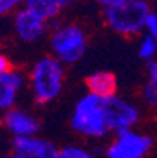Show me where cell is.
Wrapping results in <instances>:
<instances>
[{
	"label": "cell",
	"mask_w": 157,
	"mask_h": 158,
	"mask_svg": "<svg viewBox=\"0 0 157 158\" xmlns=\"http://www.w3.org/2000/svg\"><path fill=\"white\" fill-rule=\"evenodd\" d=\"M28 86L35 102L39 105L58 99L64 86V64L52 55L41 56L28 72Z\"/></svg>",
	"instance_id": "6da1fadb"
},
{
	"label": "cell",
	"mask_w": 157,
	"mask_h": 158,
	"mask_svg": "<svg viewBox=\"0 0 157 158\" xmlns=\"http://www.w3.org/2000/svg\"><path fill=\"white\" fill-rule=\"evenodd\" d=\"M152 11L149 0H123L121 3L104 10V20L113 33L132 38L145 33L146 20Z\"/></svg>",
	"instance_id": "7a4b0ae2"
},
{
	"label": "cell",
	"mask_w": 157,
	"mask_h": 158,
	"mask_svg": "<svg viewBox=\"0 0 157 158\" xmlns=\"http://www.w3.org/2000/svg\"><path fill=\"white\" fill-rule=\"evenodd\" d=\"M71 128L77 135L88 139H102L110 133L105 114L104 99L86 93L74 105L71 114Z\"/></svg>",
	"instance_id": "3957f363"
},
{
	"label": "cell",
	"mask_w": 157,
	"mask_h": 158,
	"mask_svg": "<svg viewBox=\"0 0 157 158\" xmlns=\"http://www.w3.org/2000/svg\"><path fill=\"white\" fill-rule=\"evenodd\" d=\"M50 55L55 56L60 63L76 64L79 63L88 47L86 31L77 24H60L57 25L49 36Z\"/></svg>",
	"instance_id": "277c9868"
},
{
	"label": "cell",
	"mask_w": 157,
	"mask_h": 158,
	"mask_svg": "<svg viewBox=\"0 0 157 158\" xmlns=\"http://www.w3.org/2000/svg\"><path fill=\"white\" fill-rule=\"evenodd\" d=\"M154 147V138L137 130L116 133L105 147V158H146Z\"/></svg>",
	"instance_id": "5b68a950"
},
{
	"label": "cell",
	"mask_w": 157,
	"mask_h": 158,
	"mask_svg": "<svg viewBox=\"0 0 157 158\" xmlns=\"http://www.w3.org/2000/svg\"><path fill=\"white\" fill-rule=\"evenodd\" d=\"M104 114L110 133L115 135L133 130V127H137L142 119L140 108L133 102L118 94L104 99Z\"/></svg>",
	"instance_id": "8992f818"
},
{
	"label": "cell",
	"mask_w": 157,
	"mask_h": 158,
	"mask_svg": "<svg viewBox=\"0 0 157 158\" xmlns=\"http://www.w3.org/2000/svg\"><path fill=\"white\" fill-rule=\"evenodd\" d=\"M50 24L36 16L25 6H20L13 14V31L16 38L24 44L39 42L49 33Z\"/></svg>",
	"instance_id": "52a82bcc"
},
{
	"label": "cell",
	"mask_w": 157,
	"mask_h": 158,
	"mask_svg": "<svg viewBox=\"0 0 157 158\" xmlns=\"http://www.w3.org/2000/svg\"><path fill=\"white\" fill-rule=\"evenodd\" d=\"M0 121H2L3 128L13 135V138L36 136L41 128V122L33 113L24 108H17V106L3 113Z\"/></svg>",
	"instance_id": "ba28073f"
},
{
	"label": "cell",
	"mask_w": 157,
	"mask_h": 158,
	"mask_svg": "<svg viewBox=\"0 0 157 158\" xmlns=\"http://www.w3.org/2000/svg\"><path fill=\"white\" fill-rule=\"evenodd\" d=\"M13 152L22 158H58L60 149L50 141L36 135L28 138H13Z\"/></svg>",
	"instance_id": "9c48e42d"
},
{
	"label": "cell",
	"mask_w": 157,
	"mask_h": 158,
	"mask_svg": "<svg viewBox=\"0 0 157 158\" xmlns=\"http://www.w3.org/2000/svg\"><path fill=\"white\" fill-rule=\"evenodd\" d=\"M25 88V75L17 69L0 74V113H7L14 108L17 99Z\"/></svg>",
	"instance_id": "30bf717a"
},
{
	"label": "cell",
	"mask_w": 157,
	"mask_h": 158,
	"mask_svg": "<svg viewBox=\"0 0 157 158\" xmlns=\"http://www.w3.org/2000/svg\"><path fill=\"white\" fill-rule=\"evenodd\" d=\"M85 85L88 93H91L101 99H107L116 94L118 89V81L115 74H111L108 71H96L93 74H89L85 78Z\"/></svg>",
	"instance_id": "8fae6325"
},
{
	"label": "cell",
	"mask_w": 157,
	"mask_h": 158,
	"mask_svg": "<svg viewBox=\"0 0 157 158\" xmlns=\"http://www.w3.org/2000/svg\"><path fill=\"white\" fill-rule=\"evenodd\" d=\"M72 5V0H27L25 8L33 11L36 16L52 24L66 10Z\"/></svg>",
	"instance_id": "7c38bea8"
},
{
	"label": "cell",
	"mask_w": 157,
	"mask_h": 158,
	"mask_svg": "<svg viewBox=\"0 0 157 158\" xmlns=\"http://www.w3.org/2000/svg\"><path fill=\"white\" fill-rule=\"evenodd\" d=\"M137 53L138 58L149 63L152 60H157V44L148 36V35H142L140 41H138V46H137Z\"/></svg>",
	"instance_id": "4fadbf2b"
},
{
	"label": "cell",
	"mask_w": 157,
	"mask_h": 158,
	"mask_svg": "<svg viewBox=\"0 0 157 158\" xmlns=\"http://www.w3.org/2000/svg\"><path fill=\"white\" fill-rule=\"evenodd\" d=\"M58 158H98V156L86 147L71 144V146H64L60 149Z\"/></svg>",
	"instance_id": "5bb4252c"
},
{
	"label": "cell",
	"mask_w": 157,
	"mask_h": 158,
	"mask_svg": "<svg viewBox=\"0 0 157 158\" xmlns=\"http://www.w3.org/2000/svg\"><path fill=\"white\" fill-rule=\"evenodd\" d=\"M140 96H142V102L146 105V108L149 110H157V88L149 85L148 81L142 86V91H140Z\"/></svg>",
	"instance_id": "9a60e30c"
},
{
	"label": "cell",
	"mask_w": 157,
	"mask_h": 158,
	"mask_svg": "<svg viewBox=\"0 0 157 158\" xmlns=\"http://www.w3.org/2000/svg\"><path fill=\"white\" fill-rule=\"evenodd\" d=\"M145 35H148L155 44H157V10L151 13V16L146 20V27H145Z\"/></svg>",
	"instance_id": "2e32d148"
},
{
	"label": "cell",
	"mask_w": 157,
	"mask_h": 158,
	"mask_svg": "<svg viewBox=\"0 0 157 158\" xmlns=\"http://www.w3.org/2000/svg\"><path fill=\"white\" fill-rule=\"evenodd\" d=\"M17 6H19L17 0H0V19L14 13Z\"/></svg>",
	"instance_id": "e0dca14e"
},
{
	"label": "cell",
	"mask_w": 157,
	"mask_h": 158,
	"mask_svg": "<svg viewBox=\"0 0 157 158\" xmlns=\"http://www.w3.org/2000/svg\"><path fill=\"white\" fill-rule=\"evenodd\" d=\"M146 77H148L146 81L157 88V60L146 63Z\"/></svg>",
	"instance_id": "ac0fdd59"
},
{
	"label": "cell",
	"mask_w": 157,
	"mask_h": 158,
	"mask_svg": "<svg viewBox=\"0 0 157 158\" xmlns=\"http://www.w3.org/2000/svg\"><path fill=\"white\" fill-rule=\"evenodd\" d=\"M11 69H14L13 64H11V60L5 53L0 52V74H5V72H8Z\"/></svg>",
	"instance_id": "d6986e66"
},
{
	"label": "cell",
	"mask_w": 157,
	"mask_h": 158,
	"mask_svg": "<svg viewBox=\"0 0 157 158\" xmlns=\"http://www.w3.org/2000/svg\"><path fill=\"white\" fill-rule=\"evenodd\" d=\"M121 2H123V0H96V3H99L104 10L111 8V6H115V5H118Z\"/></svg>",
	"instance_id": "ffe728a7"
},
{
	"label": "cell",
	"mask_w": 157,
	"mask_h": 158,
	"mask_svg": "<svg viewBox=\"0 0 157 158\" xmlns=\"http://www.w3.org/2000/svg\"><path fill=\"white\" fill-rule=\"evenodd\" d=\"M3 158H22V156H20V155H17V153H14V152H13V153H10V155H7V156H3Z\"/></svg>",
	"instance_id": "44dd1931"
},
{
	"label": "cell",
	"mask_w": 157,
	"mask_h": 158,
	"mask_svg": "<svg viewBox=\"0 0 157 158\" xmlns=\"http://www.w3.org/2000/svg\"><path fill=\"white\" fill-rule=\"evenodd\" d=\"M25 2H27V0H17V3H19V5H24Z\"/></svg>",
	"instance_id": "7402d4cb"
}]
</instances>
